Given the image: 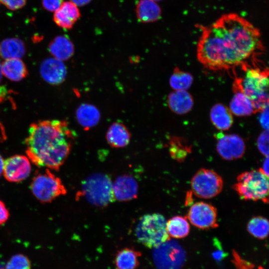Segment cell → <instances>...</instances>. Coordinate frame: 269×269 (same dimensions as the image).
Masks as SVG:
<instances>
[{
	"mask_svg": "<svg viewBox=\"0 0 269 269\" xmlns=\"http://www.w3.org/2000/svg\"><path fill=\"white\" fill-rule=\"evenodd\" d=\"M201 32L197 59L210 70L227 69L244 64L264 49L259 29L237 13L222 15L213 23L202 26Z\"/></svg>",
	"mask_w": 269,
	"mask_h": 269,
	"instance_id": "cell-1",
	"label": "cell"
},
{
	"mask_svg": "<svg viewBox=\"0 0 269 269\" xmlns=\"http://www.w3.org/2000/svg\"><path fill=\"white\" fill-rule=\"evenodd\" d=\"M74 139L66 121H40L29 127L26 153L36 166L58 170L68 157Z\"/></svg>",
	"mask_w": 269,
	"mask_h": 269,
	"instance_id": "cell-2",
	"label": "cell"
},
{
	"mask_svg": "<svg viewBox=\"0 0 269 269\" xmlns=\"http://www.w3.org/2000/svg\"><path fill=\"white\" fill-rule=\"evenodd\" d=\"M269 71L268 69L251 68L240 78L243 92L251 101L255 112L268 107Z\"/></svg>",
	"mask_w": 269,
	"mask_h": 269,
	"instance_id": "cell-3",
	"label": "cell"
},
{
	"mask_svg": "<svg viewBox=\"0 0 269 269\" xmlns=\"http://www.w3.org/2000/svg\"><path fill=\"white\" fill-rule=\"evenodd\" d=\"M164 217L158 213L144 215L139 219L135 233L137 241L149 248H154L170 239Z\"/></svg>",
	"mask_w": 269,
	"mask_h": 269,
	"instance_id": "cell-4",
	"label": "cell"
},
{
	"mask_svg": "<svg viewBox=\"0 0 269 269\" xmlns=\"http://www.w3.org/2000/svg\"><path fill=\"white\" fill-rule=\"evenodd\" d=\"M233 189L245 200L268 203L269 179L261 170L245 171L239 175Z\"/></svg>",
	"mask_w": 269,
	"mask_h": 269,
	"instance_id": "cell-5",
	"label": "cell"
},
{
	"mask_svg": "<svg viewBox=\"0 0 269 269\" xmlns=\"http://www.w3.org/2000/svg\"><path fill=\"white\" fill-rule=\"evenodd\" d=\"M81 191L88 202L98 207L107 206L115 199L111 180L102 173H94L88 177L82 184Z\"/></svg>",
	"mask_w": 269,
	"mask_h": 269,
	"instance_id": "cell-6",
	"label": "cell"
},
{
	"mask_svg": "<svg viewBox=\"0 0 269 269\" xmlns=\"http://www.w3.org/2000/svg\"><path fill=\"white\" fill-rule=\"evenodd\" d=\"M30 187L32 194L42 203L50 202L67 193L61 179L48 169L43 173L36 174L33 178Z\"/></svg>",
	"mask_w": 269,
	"mask_h": 269,
	"instance_id": "cell-7",
	"label": "cell"
},
{
	"mask_svg": "<svg viewBox=\"0 0 269 269\" xmlns=\"http://www.w3.org/2000/svg\"><path fill=\"white\" fill-rule=\"evenodd\" d=\"M191 187L192 193L197 197L210 199L221 192L223 181L222 177L214 171L201 168L192 178Z\"/></svg>",
	"mask_w": 269,
	"mask_h": 269,
	"instance_id": "cell-8",
	"label": "cell"
},
{
	"mask_svg": "<svg viewBox=\"0 0 269 269\" xmlns=\"http://www.w3.org/2000/svg\"><path fill=\"white\" fill-rule=\"evenodd\" d=\"M187 218L195 227L201 229H209L218 227L217 211L211 204L200 201L190 207Z\"/></svg>",
	"mask_w": 269,
	"mask_h": 269,
	"instance_id": "cell-9",
	"label": "cell"
},
{
	"mask_svg": "<svg viewBox=\"0 0 269 269\" xmlns=\"http://www.w3.org/2000/svg\"><path fill=\"white\" fill-rule=\"evenodd\" d=\"M217 150L221 157L227 160L241 158L245 151V144L243 139L235 134H217Z\"/></svg>",
	"mask_w": 269,
	"mask_h": 269,
	"instance_id": "cell-10",
	"label": "cell"
},
{
	"mask_svg": "<svg viewBox=\"0 0 269 269\" xmlns=\"http://www.w3.org/2000/svg\"><path fill=\"white\" fill-rule=\"evenodd\" d=\"M31 169V164L27 157L14 155L4 161L3 173L8 181L18 182L28 177Z\"/></svg>",
	"mask_w": 269,
	"mask_h": 269,
	"instance_id": "cell-11",
	"label": "cell"
},
{
	"mask_svg": "<svg viewBox=\"0 0 269 269\" xmlns=\"http://www.w3.org/2000/svg\"><path fill=\"white\" fill-rule=\"evenodd\" d=\"M169 240L154 248L153 254L154 263L160 269H172L171 267H173L172 263L177 262V255L182 253L178 244Z\"/></svg>",
	"mask_w": 269,
	"mask_h": 269,
	"instance_id": "cell-12",
	"label": "cell"
},
{
	"mask_svg": "<svg viewBox=\"0 0 269 269\" xmlns=\"http://www.w3.org/2000/svg\"><path fill=\"white\" fill-rule=\"evenodd\" d=\"M39 71L42 79L52 85L62 83L67 73L66 66L63 62L54 57L48 58L42 61Z\"/></svg>",
	"mask_w": 269,
	"mask_h": 269,
	"instance_id": "cell-13",
	"label": "cell"
},
{
	"mask_svg": "<svg viewBox=\"0 0 269 269\" xmlns=\"http://www.w3.org/2000/svg\"><path fill=\"white\" fill-rule=\"evenodd\" d=\"M112 188L114 198L119 201H127L137 198L138 184L131 175L118 176L112 183Z\"/></svg>",
	"mask_w": 269,
	"mask_h": 269,
	"instance_id": "cell-14",
	"label": "cell"
},
{
	"mask_svg": "<svg viewBox=\"0 0 269 269\" xmlns=\"http://www.w3.org/2000/svg\"><path fill=\"white\" fill-rule=\"evenodd\" d=\"M234 95L230 103L231 113L237 116H247L255 112L252 104L242 91L240 78L233 84Z\"/></svg>",
	"mask_w": 269,
	"mask_h": 269,
	"instance_id": "cell-15",
	"label": "cell"
},
{
	"mask_svg": "<svg viewBox=\"0 0 269 269\" xmlns=\"http://www.w3.org/2000/svg\"><path fill=\"white\" fill-rule=\"evenodd\" d=\"M80 16V11L76 4L71 1H65L55 11L53 20L59 27L70 29Z\"/></svg>",
	"mask_w": 269,
	"mask_h": 269,
	"instance_id": "cell-16",
	"label": "cell"
},
{
	"mask_svg": "<svg viewBox=\"0 0 269 269\" xmlns=\"http://www.w3.org/2000/svg\"><path fill=\"white\" fill-rule=\"evenodd\" d=\"M106 137L107 141L111 146L122 148L130 143L131 134L124 124L116 122L110 126Z\"/></svg>",
	"mask_w": 269,
	"mask_h": 269,
	"instance_id": "cell-17",
	"label": "cell"
},
{
	"mask_svg": "<svg viewBox=\"0 0 269 269\" xmlns=\"http://www.w3.org/2000/svg\"><path fill=\"white\" fill-rule=\"evenodd\" d=\"M167 102L170 110L178 115L188 113L193 106L192 97L184 90H174L169 94Z\"/></svg>",
	"mask_w": 269,
	"mask_h": 269,
	"instance_id": "cell-18",
	"label": "cell"
},
{
	"mask_svg": "<svg viewBox=\"0 0 269 269\" xmlns=\"http://www.w3.org/2000/svg\"><path fill=\"white\" fill-rule=\"evenodd\" d=\"M48 49L54 58L62 61L70 59L74 52L73 43L65 35L55 37L49 43Z\"/></svg>",
	"mask_w": 269,
	"mask_h": 269,
	"instance_id": "cell-19",
	"label": "cell"
},
{
	"mask_svg": "<svg viewBox=\"0 0 269 269\" xmlns=\"http://www.w3.org/2000/svg\"><path fill=\"white\" fill-rule=\"evenodd\" d=\"M135 12L139 21L147 23L157 20L161 16V10L153 0H139L136 5Z\"/></svg>",
	"mask_w": 269,
	"mask_h": 269,
	"instance_id": "cell-20",
	"label": "cell"
},
{
	"mask_svg": "<svg viewBox=\"0 0 269 269\" xmlns=\"http://www.w3.org/2000/svg\"><path fill=\"white\" fill-rule=\"evenodd\" d=\"M1 70L2 75L15 82L23 79L28 74L26 66L20 58L5 59L1 64Z\"/></svg>",
	"mask_w": 269,
	"mask_h": 269,
	"instance_id": "cell-21",
	"label": "cell"
},
{
	"mask_svg": "<svg viewBox=\"0 0 269 269\" xmlns=\"http://www.w3.org/2000/svg\"><path fill=\"white\" fill-rule=\"evenodd\" d=\"M210 120L218 130L225 131L231 128L233 117L229 108L222 104H216L210 110Z\"/></svg>",
	"mask_w": 269,
	"mask_h": 269,
	"instance_id": "cell-22",
	"label": "cell"
},
{
	"mask_svg": "<svg viewBox=\"0 0 269 269\" xmlns=\"http://www.w3.org/2000/svg\"><path fill=\"white\" fill-rule=\"evenodd\" d=\"M141 253L132 248H126L119 251L115 257L117 269H136L138 267Z\"/></svg>",
	"mask_w": 269,
	"mask_h": 269,
	"instance_id": "cell-23",
	"label": "cell"
},
{
	"mask_svg": "<svg viewBox=\"0 0 269 269\" xmlns=\"http://www.w3.org/2000/svg\"><path fill=\"white\" fill-rule=\"evenodd\" d=\"M25 53L24 44L22 40L17 38L5 39L0 45V55L5 59H20Z\"/></svg>",
	"mask_w": 269,
	"mask_h": 269,
	"instance_id": "cell-24",
	"label": "cell"
},
{
	"mask_svg": "<svg viewBox=\"0 0 269 269\" xmlns=\"http://www.w3.org/2000/svg\"><path fill=\"white\" fill-rule=\"evenodd\" d=\"M76 118L78 123L85 129L95 126L99 122L100 114L94 106L84 104L80 105L76 111Z\"/></svg>",
	"mask_w": 269,
	"mask_h": 269,
	"instance_id": "cell-25",
	"label": "cell"
},
{
	"mask_svg": "<svg viewBox=\"0 0 269 269\" xmlns=\"http://www.w3.org/2000/svg\"><path fill=\"white\" fill-rule=\"evenodd\" d=\"M166 230L169 237L180 239L187 236L190 231V225L186 218L174 216L166 223Z\"/></svg>",
	"mask_w": 269,
	"mask_h": 269,
	"instance_id": "cell-26",
	"label": "cell"
},
{
	"mask_svg": "<svg viewBox=\"0 0 269 269\" xmlns=\"http://www.w3.org/2000/svg\"><path fill=\"white\" fill-rule=\"evenodd\" d=\"M193 77L188 72L175 68L169 78V84L173 90L187 91L193 82Z\"/></svg>",
	"mask_w": 269,
	"mask_h": 269,
	"instance_id": "cell-27",
	"label": "cell"
},
{
	"mask_svg": "<svg viewBox=\"0 0 269 269\" xmlns=\"http://www.w3.org/2000/svg\"><path fill=\"white\" fill-rule=\"evenodd\" d=\"M249 233L259 239H264L268 235L269 222L262 216H255L251 218L247 224Z\"/></svg>",
	"mask_w": 269,
	"mask_h": 269,
	"instance_id": "cell-28",
	"label": "cell"
},
{
	"mask_svg": "<svg viewBox=\"0 0 269 269\" xmlns=\"http://www.w3.org/2000/svg\"><path fill=\"white\" fill-rule=\"evenodd\" d=\"M169 151L174 159L182 162L191 151V147L181 139L173 137L169 141Z\"/></svg>",
	"mask_w": 269,
	"mask_h": 269,
	"instance_id": "cell-29",
	"label": "cell"
},
{
	"mask_svg": "<svg viewBox=\"0 0 269 269\" xmlns=\"http://www.w3.org/2000/svg\"><path fill=\"white\" fill-rule=\"evenodd\" d=\"M5 269H30V263L24 255H15L7 263Z\"/></svg>",
	"mask_w": 269,
	"mask_h": 269,
	"instance_id": "cell-30",
	"label": "cell"
},
{
	"mask_svg": "<svg viewBox=\"0 0 269 269\" xmlns=\"http://www.w3.org/2000/svg\"><path fill=\"white\" fill-rule=\"evenodd\" d=\"M258 147L260 151L266 156H268L269 153V136L268 131L263 133L258 139Z\"/></svg>",
	"mask_w": 269,
	"mask_h": 269,
	"instance_id": "cell-31",
	"label": "cell"
},
{
	"mask_svg": "<svg viewBox=\"0 0 269 269\" xmlns=\"http://www.w3.org/2000/svg\"><path fill=\"white\" fill-rule=\"evenodd\" d=\"M63 2V0H42L43 7L50 11H55L58 9Z\"/></svg>",
	"mask_w": 269,
	"mask_h": 269,
	"instance_id": "cell-32",
	"label": "cell"
},
{
	"mask_svg": "<svg viewBox=\"0 0 269 269\" xmlns=\"http://www.w3.org/2000/svg\"><path fill=\"white\" fill-rule=\"evenodd\" d=\"M0 1L7 8L14 10L22 7L25 4L26 0H0Z\"/></svg>",
	"mask_w": 269,
	"mask_h": 269,
	"instance_id": "cell-33",
	"label": "cell"
},
{
	"mask_svg": "<svg viewBox=\"0 0 269 269\" xmlns=\"http://www.w3.org/2000/svg\"><path fill=\"white\" fill-rule=\"evenodd\" d=\"M8 217V211L3 202L0 200V225L4 224Z\"/></svg>",
	"mask_w": 269,
	"mask_h": 269,
	"instance_id": "cell-34",
	"label": "cell"
},
{
	"mask_svg": "<svg viewBox=\"0 0 269 269\" xmlns=\"http://www.w3.org/2000/svg\"><path fill=\"white\" fill-rule=\"evenodd\" d=\"M262 112L260 116V123L263 128L268 130V107L265 108Z\"/></svg>",
	"mask_w": 269,
	"mask_h": 269,
	"instance_id": "cell-35",
	"label": "cell"
},
{
	"mask_svg": "<svg viewBox=\"0 0 269 269\" xmlns=\"http://www.w3.org/2000/svg\"><path fill=\"white\" fill-rule=\"evenodd\" d=\"M263 172L268 177L269 176V158L268 156H266V158L264 161L263 167L260 168Z\"/></svg>",
	"mask_w": 269,
	"mask_h": 269,
	"instance_id": "cell-36",
	"label": "cell"
},
{
	"mask_svg": "<svg viewBox=\"0 0 269 269\" xmlns=\"http://www.w3.org/2000/svg\"><path fill=\"white\" fill-rule=\"evenodd\" d=\"M77 6H83L89 3L92 0H70Z\"/></svg>",
	"mask_w": 269,
	"mask_h": 269,
	"instance_id": "cell-37",
	"label": "cell"
},
{
	"mask_svg": "<svg viewBox=\"0 0 269 269\" xmlns=\"http://www.w3.org/2000/svg\"><path fill=\"white\" fill-rule=\"evenodd\" d=\"M4 166V160L2 156L0 155V177L2 173H3Z\"/></svg>",
	"mask_w": 269,
	"mask_h": 269,
	"instance_id": "cell-38",
	"label": "cell"
},
{
	"mask_svg": "<svg viewBox=\"0 0 269 269\" xmlns=\"http://www.w3.org/2000/svg\"><path fill=\"white\" fill-rule=\"evenodd\" d=\"M2 74L1 70V63H0V82L2 78Z\"/></svg>",
	"mask_w": 269,
	"mask_h": 269,
	"instance_id": "cell-39",
	"label": "cell"
},
{
	"mask_svg": "<svg viewBox=\"0 0 269 269\" xmlns=\"http://www.w3.org/2000/svg\"><path fill=\"white\" fill-rule=\"evenodd\" d=\"M154 0L155 1H160V0Z\"/></svg>",
	"mask_w": 269,
	"mask_h": 269,
	"instance_id": "cell-40",
	"label": "cell"
}]
</instances>
